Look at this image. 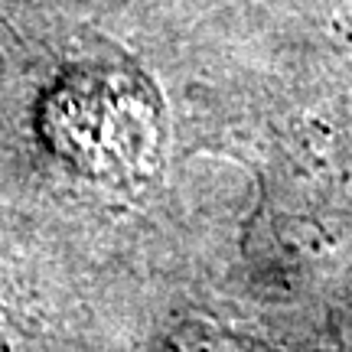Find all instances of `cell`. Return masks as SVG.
<instances>
[{"instance_id": "1", "label": "cell", "mask_w": 352, "mask_h": 352, "mask_svg": "<svg viewBox=\"0 0 352 352\" xmlns=\"http://www.w3.org/2000/svg\"><path fill=\"white\" fill-rule=\"evenodd\" d=\"M59 147L98 176H138L157 153V111L147 85L118 72H91L63 88Z\"/></svg>"}]
</instances>
